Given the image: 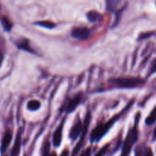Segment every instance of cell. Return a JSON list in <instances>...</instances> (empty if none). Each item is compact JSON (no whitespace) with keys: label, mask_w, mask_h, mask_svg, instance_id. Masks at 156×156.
Returning a JSON list of instances; mask_svg holds the SVG:
<instances>
[{"label":"cell","mask_w":156,"mask_h":156,"mask_svg":"<svg viewBox=\"0 0 156 156\" xmlns=\"http://www.w3.org/2000/svg\"><path fill=\"white\" fill-rule=\"evenodd\" d=\"M134 104L133 102H130L129 105L127 107L123 109V111L122 112H120V114H117V115L114 116L111 119H110L109 120L106 122V123H102L101 124L96 126V127L91 131V136H90V141L91 143H98V142L100 141L105 135L108 133V131L111 129L113 126L114 125V123H117V120L120 118V117L122 116V114L128 110V108H129L131 107V105Z\"/></svg>","instance_id":"cell-1"},{"label":"cell","mask_w":156,"mask_h":156,"mask_svg":"<svg viewBox=\"0 0 156 156\" xmlns=\"http://www.w3.org/2000/svg\"><path fill=\"white\" fill-rule=\"evenodd\" d=\"M110 82L117 88L121 89H132L140 87L144 84V81L135 77H121L113 79Z\"/></svg>","instance_id":"cell-2"},{"label":"cell","mask_w":156,"mask_h":156,"mask_svg":"<svg viewBox=\"0 0 156 156\" xmlns=\"http://www.w3.org/2000/svg\"><path fill=\"white\" fill-rule=\"evenodd\" d=\"M136 124L134 125L132 129L129 130V132L127 133V136L126 137L124 143H123V149H122L121 156H128L132 150L133 146L135 144L138 140V129H137V123L138 120H136Z\"/></svg>","instance_id":"cell-3"},{"label":"cell","mask_w":156,"mask_h":156,"mask_svg":"<svg viewBox=\"0 0 156 156\" xmlns=\"http://www.w3.org/2000/svg\"><path fill=\"white\" fill-rule=\"evenodd\" d=\"M91 114L90 113V111H88L86 114V116L85 117V120H84L83 123V129H82V134H81L80 140H79V143H77V145L76 146V147L74 148L73 151V153H72V156H76L79 154V152H80L81 149L82 148L84 144V141H85V139L86 137L87 133H88V128H89L90 123H91Z\"/></svg>","instance_id":"cell-4"},{"label":"cell","mask_w":156,"mask_h":156,"mask_svg":"<svg viewBox=\"0 0 156 156\" xmlns=\"http://www.w3.org/2000/svg\"><path fill=\"white\" fill-rule=\"evenodd\" d=\"M91 30L86 27H76L72 30L71 35L79 41H86L91 36Z\"/></svg>","instance_id":"cell-5"},{"label":"cell","mask_w":156,"mask_h":156,"mask_svg":"<svg viewBox=\"0 0 156 156\" xmlns=\"http://www.w3.org/2000/svg\"><path fill=\"white\" fill-rule=\"evenodd\" d=\"M82 129H83V123L81 121L79 117H77L76 122L72 126L71 129L69 131V138L72 141H76L79 136H81Z\"/></svg>","instance_id":"cell-6"},{"label":"cell","mask_w":156,"mask_h":156,"mask_svg":"<svg viewBox=\"0 0 156 156\" xmlns=\"http://www.w3.org/2000/svg\"><path fill=\"white\" fill-rule=\"evenodd\" d=\"M82 98H83V94H82V93H78V94H76L69 101L68 105L66 106V111L67 114H71V113L74 112L76 110V108L82 103Z\"/></svg>","instance_id":"cell-7"},{"label":"cell","mask_w":156,"mask_h":156,"mask_svg":"<svg viewBox=\"0 0 156 156\" xmlns=\"http://www.w3.org/2000/svg\"><path fill=\"white\" fill-rule=\"evenodd\" d=\"M65 120L64 118L62 120L60 123H59V126H57L56 129H55L54 133H53V144L55 147H59L61 145L62 140V131H63V126L64 123H65Z\"/></svg>","instance_id":"cell-8"},{"label":"cell","mask_w":156,"mask_h":156,"mask_svg":"<svg viewBox=\"0 0 156 156\" xmlns=\"http://www.w3.org/2000/svg\"><path fill=\"white\" fill-rule=\"evenodd\" d=\"M16 44L17 47L20 50H24V51L27 52V53H33L34 54L35 51L34 50V49L32 48L30 44V41H28L26 38H21V39H18V41L15 42Z\"/></svg>","instance_id":"cell-9"},{"label":"cell","mask_w":156,"mask_h":156,"mask_svg":"<svg viewBox=\"0 0 156 156\" xmlns=\"http://www.w3.org/2000/svg\"><path fill=\"white\" fill-rule=\"evenodd\" d=\"M12 140V131L10 129H7L5 132L4 136L2 137V140L1 147H0V150H1L2 153H4L6 150H7L8 147L10 145L11 142Z\"/></svg>","instance_id":"cell-10"},{"label":"cell","mask_w":156,"mask_h":156,"mask_svg":"<svg viewBox=\"0 0 156 156\" xmlns=\"http://www.w3.org/2000/svg\"><path fill=\"white\" fill-rule=\"evenodd\" d=\"M21 131H18L17 133L16 137H15V143L12 147V152H11V156H18L21 151Z\"/></svg>","instance_id":"cell-11"},{"label":"cell","mask_w":156,"mask_h":156,"mask_svg":"<svg viewBox=\"0 0 156 156\" xmlns=\"http://www.w3.org/2000/svg\"><path fill=\"white\" fill-rule=\"evenodd\" d=\"M122 0H106V9L108 12H115Z\"/></svg>","instance_id":"cell-12"},{"label":"cell","mask_w":156,"mask_h":156,"mask_svg":"<svg viewBox=\"0 0 156 156\" xmlns=\"http://www.w3.org/2000/svg\"><path fill=\"white\" fill-rule=\"evenodd\" d=\"M86 16L88 21L91 23L98 22L102 19L101 15L96 11H90L86 14Z\"/></svg>","instance_id":"cell-13"},{"label":"cell","mask_w":156,"mask_h":156,"mask_svg":"<svg viewBox=\"0 0 156 156\" xmlns=\"http://www.w3.org/2000/svg\"><path fill=\"white\" fill-rule=\"evenodd\" d=\"M0 21H1L2 25L5 30H6V31H10L12 30V27H13V24H12V22L9 20V18H7L6 16H2L0 18Z\"/></svg>","instance_id":"cell-14"},{"label":"cell","mask_w":156,"mask_h":156,"mask_svg":"<svg viewBox=\"0 0 156 156\" xmlns=\"http://www.w3.org/2000/svg\"><path fill=\"white\" fill-rule=\"evenodd\" d=\"M41 107V102L37 100H34V99L29 101L27 104V108L30 111H37L38 109H40Z\"/></svg>","instance_id":"cell-15"},{"label":"cell","mask_w":156,"mask_h":156,"mask_svg":"<svg viewBox=\"0 0 156 156\" xmlns=\"http://www.w3.org/2000/svg\"><path fill=\"white\" fill-rule=\"evenodd\" d=\"M50 142L48 139H46L45 141L43 143L41 148V156H50Z\"/></svg>","instance_id":"cell-16"},{"label":"cell","mask_w":156,"mask_h":156,"mask_svg":"<svg viewBox=\"0 0 156 156\" xmlns=\"http://www.w3.org/2000/svg\"><path fill=\"white\" fill-rule=\"evenodd\" d=\"M35 25L40 26V27H44L46 29H53L56 27V24L50 21H37V22L34 23Z\"/></svg>","instance_id":"cell-17"},{"label":"cell","mask_w":156,"mask_h":156,"mask_svg":"<svg viewBox=\"0 0 156 156\" xmlns=\"http://www.w3.org/2000/svg\"><path fill=\"white\" fill-rule=\"evenodd\" d=\"M156 121V106L153 108L151 113L149 114V115L146 117V120H145V123L147 126H152L153 123H155Z\"/></svg>","instance_id":"cell-18"},{"label":"cell","mask_w":156,"mask_h":156,"mask_svg":"<svg viewBox=\"0 0 156 156\" xmlns=\"http://www.w3.org/2000/svg\"><path fill=\"white\" fill-rule=\"evenodd\" d=\"M109 146H110L109 144L105 145L103 148H101V149L98 152V153L96 154L95 156H105V154H106L107 152H108V149H109Z\"/></svg>","instance_id":"cell-19"},{"label":"cell","mask_w":156,"mask_h":156,"mask_svg":"<svg viewBox=\"0 0 156 156\" xmlns=\"http://www.w3.org/2000/svg\"><path fill=\"white\" fill-rule=\"evenodd\" d=\"M146 149H143V146H140L136 148V156H144L145 153H146Z\"/></svg>","instance_id":"cell-20"},{"label":"cell","mask_w":156,"mask_h":156,"mask_svg":"<svg viewBox=\"0 0 156 156\" xmlns=\"http://www.w3.org/2000/svg\"><path fill=\"white\" fill-rule=\"evenodd\" d=\"M91 148H88V149H85L84 152H82L79 156H91Z\"/></svg>","instance_id":"cell-21"},{"label":"cell","mask_w":156,"mask_h":156,"mask_svg":"<svg viewBox=\"0 0 156 156\" xmlns=\"http://www.w3.org/2000/svg\"><path fill=\"white\" fill-rule=\"evenodd\" d=\"M144 156H153V153H152V151L150 148H147L146 151V153H145Z\"/></svg>","instance_id":"cell-22"},{"label":"cell","mask_w":156,"mask_h":156,"mask_svg":"<svg viewBox=\"0 0 156 156\" xmlns=\"http://www.w3.org/2000/svg\"><path fill=\"white\" fill-rule=\"evenodd\" d=\"M3 59H4V53H3V52L0 49V66H1L2 63L3 62Z\"/></svg>","instance_id":"cell-23"},{"label":"cell","mask_w":156,"mask_h":156,"mask_svg":"<svg viewBox=\"0 0 156 156\" xmlns=\"http://www.w3.org/2000/svg\"><path fill=\"white\" fill-rule=\"evenodd\" d=\"M69 152L68 149H65V150L62 152L60 156H69Z\"/></svg>","instance_id":"cell-24"},{"label":"cell","mask_w":156,"mask_h":156,"mask_svg":"<svg viewBox=\"0 0 156 156\" xmlns=\"http://www.w3.org/2000/svg\"><path fill=\"white\" fill-rule=\"evenodd\" d=\"M153 140H156V126H155V130H154V133H153Z\"/></svg>","instance_id":"cell-25"},{"label":"cell","mask_w":156,"mask_h":156,"mask_svg":"<svg viewBox=\"0 0 156 156\" xmlns=\"http://www.w3.org/2000/svg\"><path fill=\"white\" fill-rule=\"evenodd\" d=\"M50 156H56V153H52Z\"/></svg>","instance_id":"cell-26"}]
</instances>
